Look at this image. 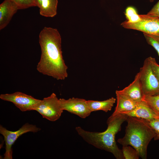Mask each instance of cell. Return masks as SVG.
<instances>
[{
  "label": "cell",
  "instance_id": "30bf717a",
  "mask_svg": "<svg viewBox=\"0 0 159 159\" xmlns=\"http://www.w3.org/2000/svg\"><path fill=\"white\" fill-rule=\"evenodd\" d=\"M116 91L137 102L142 101L144 95L139 72L137 74L134 80L128 86L121 90Z\"/></svg>",
  "mask_w": 159,
  "mask_h": 159
},
{
  "label": "cell",
  "instance_id": "5bb4252c",
  "mask_svg": "<svg viewBox=\"0 0 159 159\" xmlns=\"http://www.w3.org/2000/svg\"><path fill=\"white\" fill-rule=\"evenodd\" d=\"M37 6L39 8L40 15L52 17L57 14L58 0H34Z\"/></svg>",
  "mask_w": 159,
  "mask_h": 159
},
{
  "label": "cell",
  "instance_id": "7a4b0ae2",
  "mask_svg": "<svg viewBox=\"0 0 159 159\" xmlns=\"http://www.w3.org/2000/svg\"><path fill=\"white\" fill-rule=\"evenodd\" d=\"M128 117L123 114L111 115L107 120V128L103 132L87 131L80 126L76 127L75 129L78 135L89 144L111 153L117 159H124L122 150L117 145L115 138L121 130V125Z\"/></svg>",
  "mask_w": 159,
  "mask_h": 159
},
{
  "label": "cell",
  "instance_id": "603a6c76",
  "mask_svg": "<svg viewBox=\"0 0 159 159\" xmlns=\"http://www.w3.org/2000/svg\"><path fill=\"white\" fill-rule=\"evenodd\" d=\"M147 14L159 18V0Z\"/></svg>",
  "mask_w": 159,
  "mask_h": 159
},
{
  "label": "cell",
  "instance_id": "6da1fadb",
  "mask_svg": "<svg viewBox=\"0 0 159 159\" xmlns=\"http://www.w3.org/2000/svg\"><path fill=\"white\" fill-rule=\"evenodd\" d=\"M39 43L41 53L37 70L58 80L65 79L68 75V67L63 58L61 38L57 29L44 27L39 34Z\"/></svg>",
  "mask_w": 159,
  "mask_h": 159
},
{
  "label": "cell",
  "instance_id": "277c9868",
  "mask_svg": "<svg viewBox=\"0 0 159 159\" xmlns=\"http://www.w3.org/2000/svg\"><path fill=\"white\" fill-rule=\"evenodd\" d=\"M34 110L39 113L43 118L52 122L59 119L63 111L59 99L54 93L41 100Z\"/></svg>",
  "mask_w": 159,
  "mask_h": 159
},
{
  "label": "cell",
  "instance_id": "ffe728a7",
  "mask_svg": "<svg viewBox=\"0 0 159 159\" xmlns=\"http://www.w3.org/2000/svg\"><path fill=\"white\" fill-rule=\"evenodd\" d=\"M153 131L155 136L154 138L155 140H159V118L150 120L144 119Z\"/></svg>",
  "mask_w": 159,
  "mask_h": 159
},
{
  "label": "cell",
  "instance_id": "d6986e66",
  "mask_svg": "<svg viewBox=\"0 0 159 159\" xmlns=\"http://www.w3.org/2000/svg\"><path fill=\"white\" fill-rule=\"evenodd\" d=\"M143 33L148 43L155 49L159 56V36Z\"/></svg>",
  "mask_w": 159,
  "mask_h": 159
},
{
  "label": "cell",
  "instance_id": "4fadbf2b",
  "mask_svg": "<svg viewBox=\"0 0 159 159\" xmlns=\"http://www.w3.org/2000/svg\"><path fill=\"white\" fill-rule=\"evenodd\" d=\"M115 94L117 104L112 115H115L132 111L136 108L139 103L118 93L116 91Z\"/></svg>",
  "mask_w": 159,
  "mask_h": 159
},
{
  "label": "cell",
  "instance_id": "5b68a950",
  "mask_svg": "<svg viewBox=\"0 0 159 159\" xmlns=\"http://www.w3.org/2000/svg\"><path fill=\"white\" fill-rule=\"evenodd\" d=\"M145 96L159 95V80L154 74L148 58L144 60L139 72Z\"/></svg>",
  "mask_w": 159,
  "mask_h": 159
},
{
  "label": "cell",
  "instance_id": "44dd1931",
  "mask_svg": "<svg viewBox=\"0 0 159 159\" xmlns=\"http://www.w3.org/2000/svg\"><path fill=\"white\" fill-rule=\"evenodd\" d=\"M18 6L19 9H24L37 6L34 0H11Z\"/></svg>",
  "mask_w": 159,
  "mask_h": 159
},
{
  "label": "cell",
  "instance_id": "ba28073f",
  "mask_svg": "<svg viewBox=\"0 0 159 159\" xmlns=\"http://www.w3.org/2000/svg\"><path fill=\"white\" fill-rule=\"evenodd\" d=\"M0 98L13 103L21 111L34 110L41 100L22 92H17L11 94H1Z\"/></svg>",
  "mask_w": 159,
  "mask_h": 159
},
{
  "label": "cell",
  "instance_id": "cb8c5ba5",
  "mask_svg": "<svg viewBox=\"0 0 159 159\" xmlns=\"http://www.w3.org/2000/svg\"><path fill=\"white\" fill-rule=\"evenodd\" d=\"M154 0H150V1L151 2H153L154 1Z\"/></svg>",
  "mask_w": 159,
  "mask_h": 159
},
{
  "label": "cell",
  "instance_id": "52a82bcc",
  "mask_svg": "<svg viewBox=\"0 0 159 159\" xmlns=\"http://www.w3.org/2000/svg\"><path fill=\"white\" fill-rule=\"evenodd\" d=\"M141 20L136 23H130L126 21L121 25L125 28L137 30L143 33L159 36V18L148 14L140 15Z\"/></svg>",
  "mask_w": 159,
  "mask_h": 159
},
{
  "label": "cell",
  "instance_id": "e0dca14e",
  "mask_svg": "<svg viewBox=\"0 0 159 159\" xmlns=\"http://www.w3.org/2000/svg\"><path fill=\"white\" fill-rule=\"evenodd\" d=\"M159 115V95L144 97L143 100Z\"/></svg>",
  "mask_w": 159,
  "mask_h": 159
},
{
  "label": "cell",
  "instance_id": "9c48e42d",
  "mask_svg": "<svg viewBox=\"0 0 159 159\" xmlns=\"http://www.w3.org/2000/svg\"><path fill=\"white\" fill-rule=\"evenodd\" d=\"M62 110L76 115L82 118L89 116L91 112L83 99L73 97L66 100L59 99Z\"/></svg>",
  "mask_w": 159,
  "mask_h": 159
},
{
  "label": "cell",
  "instance_id": "8992f818",
  "mask_svg": "<svg viewBox=\"0 0 159 159\" xmlns=\"http://www.w3.org/2000/svg\"><path fill=\"white\" fill-rule=\"evenodd\" d=\"M41 130L35 125L26 123L18 130L12 131L0 125V133L3 135L5 143V152L4 154V159L12 158V146L18 138L25 133L37 132Z\"/></svg>",
  "mask_w": 159,
  "mask_h": 159
},
{
  "label": "cell",
  "instance_id": "7402d4cb",
  "mask_svg": "<svg viewBox=\"0 0 159 159\" xmlns=\"http://www.w3.org/2000/svg\"><path fill=\"white\" fill-rule=\"evenodd\" d=\"M148 58L154 74L159 80V65L155 58L151 57Z\"/></svg>",
  "mask_w": 159,
  "mask_h": 159
},
{
  "label": "cell",
  "instance_id": "7c38bea8",
  "mask_svg": "<svg viewBox=\"0 0 159 159\" xmlns=\"http://www.w3.org/2000/svg\"><path fill=\"white\" fill-rule=\"evenodd\" d=\"M128 116L150 120L159 118L158 115L144 101L138 104L133 110L122 113Z\"/></svg>",
  "mask_w": 159,
  "mask_h": 159
},
{
  "label": "cell",
  "instance_id": "9a60e30c",
  "mask_svg": "<svg viewBox=\"0 0 159 159\" xmlns=\"http://www.w3.org/2000/svg\"><path fill=\"white\" fill-rule=\"evenodd\" d=\"M116 100L115 98L112 97L102 101L86 100V103L91 112L99 110L107 112L111 110Z\"/></svg>",
  "mask_w": 159,
  "mask_h": 159
},
{
  "label": "cell",
  "instance_id": "8fae6325",
  "mask_svg": "<svg viewBox=\"0 0 159 159\" xmlns=\"http://www.w3.org/2000/svg\"><path fill=\"white\" fill-rule=\"evenodd\" d=\"M19 9L11 0H4L0 5V30L9 24L13 15Z\"/></svg>",
  "mask_w": 159,
  "mask_h": 159
},
{
  "label": "cell",
  "instance_id": "3957f363",
  "mask_svg": "<svg viewBox=\"0 0 159 159\" xmlns=\"http://www.w3.org/2000/svg\"><path fill=\"white\" fill-rule=\"evenodd\" d=\"M126 121L125 135L117 140L118 143L122 146H132L137 151L140 157L146 159L148 146L155 136L153 131L143 119L128 116Z\"/></svg>",
  "mask_w": 159,
  "mask_h": 159
},
{
  "label": "cell",
  "instance_id": "ac0fdd59",
  "mask_svg": "<svg viewBox=\"0 0 159 159\" xmlns=\"http://www.w3.org/2000/svg\"><path fill=\"white\" fill-rule=\"evenodd\" d=\"M124 159H138L140 157L137 151L130 145L123 146L122 150Z\"/></svg>",
  "mask_w": 159,
  "mask_h": 159
},
{
  "label": "cell",
  "instance_id": "2e32d148",
  "mask_svg": "<svg viewBox=\"0 0 159 159\" xmlns=\"http://www.w3.org/2000/svg\"><path fill=\"white\" fill-rule=\"evenodd\" d=\"M125 15L127 19L126 21L129 23H136L141 19L140 15L138 14L136 9L132 6H129L126 8Z\"/></svg>",
  "mask_w": 159,
  "mask_h": 159
}]
</instances>
